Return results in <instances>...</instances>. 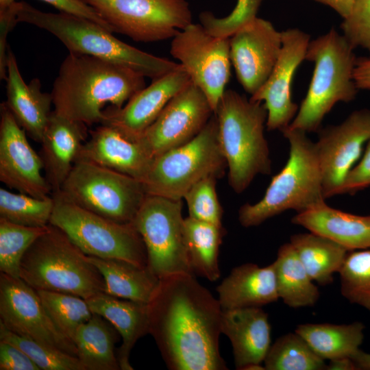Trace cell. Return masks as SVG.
Returning <instances> with one entry per match:
<instances>
[{"mask_svg": "<svg viewBox=\"0 0 370 370\" xmlns=\"http://www.w3.org/2000/svg\"><path fill=\"white\" fill-rule=\"evenodd\" d=\"M282 132L289 143L288 160L259 201L240 208L238 221L243 227L257 226L286 210L299 212L325 202L315 143L300 130L286 127Z\"/></svg>", "mask_w": 370, "mask_h": 370, "instance_id": "obj_5", "label": "cell"}, {"mask_svg": "<svg viewBox=\"0 0 370 370\" xmlns=\"http://www.w3.org/2000/svg\"><path fill=\"white\" fill-rule=\"evenodd\" d=\"M19 278L36 290L85 299L104 293V280L98 269L62 230L50 223L24 254Z\"/></svg>", "mask_w": 370, "mask_h": 370, "instance_id": "obj_7", "label": "cell"}, {"mask_svg": "<svg viewBox=\"0 0 370 370\" xmlns=\"http://www.w3.org/2000/svg\"><path fill=\"white\" fill-rule=\"evenodd\" d=\"M60 191L77 206L119 223H132L147 193L127 175L76 161Z\"/></svg>", "mask_w": 370, "mask_h": 370, "instance_id": "obj_10", "label": "cell"}, {"mask_svg": "<svg viewBox=\"0 0 370 370\" xmlns=\"http://www.w3.org/2000/svg\"><path fill=\"white\" fill-rule=\"evenodd\" d=\"M89 134L75 162L93 163L143 181L153 158L138 140L103 124L90 130Z\"/></svg>", "mask_w": 370, "mask_h": 370, "instance_id": "obj_21", "label": "cell"}, {"mask_svg": "<svg viewBox=\"0 0 370 370\" xmlns=\"http://www.w3.org/2000/svg\"><path fill=\"white\" fill-rule=\"evenodd\" d=\"M352 359L358 369L370 370V353L360 349Z\"/></svg>", "mask_w": 370, "mask_h": 370, "instance_id": "obj_50", "label": "cell"}, {"mask_svg": "<svg viewBox=\"0 0 370 370\" xmlns=\"http://www.w3.org/2000/svg\"><path fill=\"white\" fill-rule=\"evenodd\" d=\"M0 369L40 370L23 351L3 341H0Z\"/></svg>", "mask_w": 370, "mask_h": 370, "instance_id": "obj_45", "label": "cell"}, {"mask_svg": "<svg viewBox=\"0 0 370 370\" xmlns=\"http://www.w3.org/2000/svg\"><path fill=\"white\" fill-rule=\"evenodd\" d=\"M221 151L228 168V183L241 193L259 174L271 173L269 148L264 137L267 110L233 90H225L214 112Z\"/></svg>", "mask_w": 370, "mask_h": 370, "instance_id": "obj_3", "label": "cell"}, {"mask_svg": "<svg viewBox=\"0 0 370 370\" xmlns=\"http://www.w3.org/2000/svg\"><path fill=\"white\" fill-rule=\"evenodd\" d=\"M262 0H237L232 12L223 18L216 17L210 12L199 14L200 23L212 35L230 38L241 27L257 17Z\"/></svg>", "mask_w": 370, "mask_h": 370, "instance_id": "obj_41", "label": "cell"}, {"mask_svg": "<svg viewBox=\"0 0 370 370\" xmlns=\"http://www.w3.org/2000/svg\"><path fill=\"white\" fill-rule=\"evenodd\" d=\"M5 102L18 125L36 142L40 143L49 121L52 97L41 90L37 78L27 84L20 73L14 55L8 49Z\"/></svg>", "mask_w": 370, "mask_h": 370, "instance_id": "obj_24", "label": "cell"}, {"mask_svg": "<svg viewBox=\"0 0 370 370\" xmlns=\"http://www.w3.org/2000/svg\"><path fill=\"white\" fill-rule=\"evenodd\" d=\"M52 196L37 198L0 188V218L15 224L44 227L50 223L53 210Z\"/></svg>", "mask_w": 370, "mask_h": 370, "instance_id": "obj_36", "label": "cell"}, {"mask_svg": "<svg viewBox=\"0 0 370 370\" xmlns=\"http://www.w3.org/2000/svg\"><path fill=\"white\" fill-rule=\"evenodd\" d=\"M225 230L189 217L184 219V234L188 260L193 274L214 282L221 276L219 247Z\"/></svg>", "mask_w": 370, "mask_h": 370, "instance_id": "obj_33", "label": "cell"}, {"mask_svg": "<svg viewBox=\"0 0 370 370\" xmlns=\"http://www.w3.org/2000/svg\"><path fill=\"white\" fill-rule=\"evenodd\" d=\"M370 186V139L359 163L347 174L343 186L342 194L354 195Z\"/></svg>", "mask_w": 370, "mask_h": 370, "instance_id": "obj_44", "label": "cell"}, {"mask_svg": "<svg viewBox=\"0 0 370 370\" xmlns=\"http://www.w3.org/2000/svg\"><path fill=\"white\" fill-rule=\"evenodd\" d=\"M118 334L109 321L95 313L78 328L73 343L84 370L120 369L114 351Z\"/></svg>", "mask_w": 370, "mask_h": 370, "instance_id": "obj_29", "label": "cell"}, {"mask_svg": "<svg viewBox=\"0 0 370 370\" xmlns=\"http://www.w3.org/2000/svg\"><path fill=\"white\" fill-rule=\"evenodd\" d=\"M365 328L359 321L348 324L304 323L298 325L295 332L319 356L331 360L352 358L360 350Z\"/></svg>", "mask_w": 370, "mask_h": 370, "instance_id": "obj_30", "label": "cell"}, {"mask_svg": "<svg viewBox=\"0 0 370 370\" xmlns=\"http://www.w3.org/2000/svg\"><path fill=\"white\" fill-rule=\"evenodd\" d=\"M145 78L128 67L69 52L53 84V110L86 125L101 123L105 106L122 108L145 87Z\"/></svg>", "mask_w": 370, "mask_h": 370, "instance_id": "obj_2", "label": "cell"}, {"mask_svg": "<svg viewBox=\"0 0 370 370\" xmlns=\"http://www.w3.org/2000/svg\"><path fill=\"white\" fill-rule=\"evenodd\" d=\"M338 273L342 295L370 311V248L349 251Z\"/></svg>", "mask_w": 370, "mask_h": 370, "instance_id": "obj_38", "label": "cell"}, {"mask_svg": "<svg viewBox=\"0 0 370 370\" xmlns=\"http://www.w3.org/2000/svg\"><path fill=\"white\" fill-rule=\"evenodd\" d=\"M0 341L21 349L40 370H84L77 356L16 334L1 323Z\"/></svg>", "mask_w": 370, "mask_h": 370, "instance_id": "obj_39", "label": "cell"}, {"mask_svg": "<svg viewBox=\"0 0 370 370\" xmlns=\"http://www.w3.org/2000/svg\"><path fill=\"white\" fill-rule=\"evenodd\" d=\"M48 225L44 227H27L0 218L1 273L19 278L20 264L24 254L45 232Z\"/></svg>", "mask_w": 370, "mask_h": 370, "instance_id": "obj_37", "label": "cell"}, {"mask_svg": "<svg viewBox=\"0 0 370 370\" xmlns=\"http://www.w3.org/2000/svg\"><path fill=\"white\" fill-rule=\"evenodd\" d=\"M0 181L10 188L37 198L48 197L51 188L42 171L39 153L29 144L5 102L0 109Z\"/></svg>", "mask_w": 370, "mask_h": 370, "instance_id": "obj_18", "label": "cell"}, {"mask_svg": "<svg viewBox=\"0 0 370 370\" xmlns=\"http://www.w3.org/2000/svg\"><path fill=\"white\" fill-rule=\"evenodd\" d=\"M86 124L67 119L54 110L40 141L45 176L52 193L60 190L88 138Z\"/></svg>", "mask_w": 370, "mask_h": 370, "instance_id": "obj_23", "label": "cell"}, {"mask_svg": "<svg viewBox=\"0 0 370 370\" xmlns=\"http://www.w3.org/2000/svg\"><path fill=\"white\" fill-rule=\"evenodd\" d=\"M112 26L137 42L173 38L192 23L186 0H82Z\"/></svg>", "mask_w": 370, "mask_h": 370, "instance_id": "obj_12", "label": "cell"}, {"mask_svg": "<svg viewBox=\"0 0 370 370\" xmlns=\"http://www.w3.org/2000/svg\"><path fill=\"white\" fill-rule=\"evenodd\" d=\"M215 176L206 177L193 186L184 195L188 217L196 220L223 226V211L216 192Z\"/></svg>", "mask_w": 370, "mask_h": 370, "instance_id": "obj_40", "label": "cell"}, {"mask_svg": "<svg viewBox=\"0 0 370 370\" xmlns=\"http://www.w3.org/2000/svg\"><path fill=\"white\" fill-rule=\"evenodd\" d=\"M53 5L60 12L84 18L92 21L114 32L112 26L91 5L82 0H40Z\"/></svg>", "mask_w": 370, "mask_h": 370, "instance_id": "obj_43", "label": "cell"}, {"mask_svg": "<svg viewBox=\"0 0 370 370\" xmlns=\"http://www.w3.org/2000/svg\"><path fill=\"white\" fill-rule=\"evenodd\" d=\"M328 370H358L351 358H341L330 360Z\"/></svg>", "mask_w": 370, "mask_h": 370, "instance_id": "obj_49", "label": "cell"}, {"mask_svg": "<svg viewBox=\"0 0 370 370\" xmlns=\"http://www.w3.org/2000/svg\"><path fill=\"white\" fill-rule=\"evenodd\" d=\"M291 222L349 251L370 248V215L343 212L328 206L325 201L297 212Z\"/></svg>", "mask_w": 370, "mask_h": 370, "instance_id": "obj_25", "label": "cell"}, {"mask_svg": "<svg viewBox=\"0 0 370 370\" xmlns=\"http://www.w3.org/2000/svg\"><path fill=\"white\" fill-rule=\"evenodd\" d=\"M17 21L50 32L69 52L92 56L128 67L153 80L180 66L123 42L114 37L112 32L84 18L62 12H42L21 1Z\"/></svg>", "mask_w": 370, "mask_h": 370, "instance_id": "obj_4", "label": "cell"}, {"mask_svg": "<svg viewBox=\"0 0 370 370\" xmlns=\"http://www.w3.org/2000/svg\"><path fill=\"white\" fill-rule=\"evenodd\" d=\"M16 2L15 0H0V10H5L12 6Z\"/></svg>", "mask_w": 370, "mask_h": 370, "instance_id": "obj_51", "label": "cell"}, {"mask_svg": "<svg viewBox=\"0 0 370 370\" xmlns=\"http://www.w3.org/2000/svg\"><path fill=\"white\" fill-rule=\"evenodd\" d=\"M341 28L354 49L361 47L370 53V0H356Z\"/></svg>", "mask_w": 370, "mask_h": 370, "instance_id": "obj_42", "label": "cell"}, {"mask_svg": "<svg viewBox=\"0 0 370 370\" xmlns=\"http://www.w3.org/2000/svg\"><path fill=\"white\" fill-rule=\"evenodd\" d=\"M318 131L315 146L326 199L342 194L347 174L370 139V109L354 111L341 123Z\"/></svg>", "mask_w": 370, "mask_h": 370, "instance_id": "obj_16", "label": "cell"}, {"mask_svg": "<svg viewBox=\"0 0 370 370\" xmlns=\"http://www.w3.org/2000/svg\"><path fill=\"white\" fill-rule=\"evenodd\" d=\"M104 280V293L116 297L148 304L160 279L148 267L116 259L88 256Z\"/></svg>", "mask_w": 370, "mask_h": 370, "instance_id": "obj_28", "label": "cell"}, {"mask_svg": "<svg viewBox=\"0 0 370 370\" xmlns=\"http://www.w3.org/2000/svg\"><path fill=\"white\" fill-rule=\"evenodd\" d=\"M279 299L290 308L313 306L320 293L291 243L281 245L274 261Z\"/></svg>", "mask_w": 370, "mask_h": 370, "instance_id": "obj_31", "label": "cell"}, {"mask_svg": "<svg viewBox=\"0 0 370 370\" xmlns=\"http://www.w3.org/2000/svg\"><path fill=\"white\" fill-rule=\"evenodd\" d=\"M50 224L62 230L87 256L147 266V250L132 223H119L87 210L60 191L51 194Z\"/></svg>", "mask_w": 370, "mask_h": 370, "instance_id": "obj_8", "label": "cell"}, {"mask_svg": "<svg viewBox=\"0 0 370 370\" xmlns=\"http://www.w3.org/2000/svg\"><path fill=\"white\" fill-rule=\"evenodd\" d=\"M0 323L16 334L77 356L75 344L53 323L36 290L20 278L3 273L0 274Z\"/></svg>", "mask_w": 370, "mask_h": 370, "instance_id": "obj_14", "label": "cell"}, {"mask_svg": "<svg viewBox=\"0 0 370 370\" xmlns=\"http://www.w3.org/2000/svg\"><path fill=\"white\" fill-rule=\"evenodd\" d=\"M223 310L261 307L278 299L275 263L264 267L245 263L234 268L217 286Z\"/></svg>", "mask_w": 370, "mask_h": 370, "instance_id": "obj_26", "label": "cell"}, {"mask_svg": "<svg viewBox=\"0 0 370 370\" xmlns=\"http://www.w3.org/2000/svg\"><path fill=\"white\" fill-rule=\"evenodd\" d=\"M170 53L205 94L214 113L230 79V38L215 36L201 23H192L172 38Z\"/></svg>", "mask_w": 370, "mask_h": 370, "instance_id": "obj_13", "label": "cell"}, {"mask_svg": "<svg viewBox=\"0 0 370 370\" xmlns=\"http://www.w3.org/2000/svg\"><path fill=\"white\" fill-rule=\"evenodd\" d=\"M213 114L205 94L190 82L168 102L137 140L154 159L194 138Z\"/></svg>", "mask_w": 370, "mask_h": 370, "instance_id": "obj_15", "label": "cell"}, {"mask_svg": "<svg viewBox=\"0 0 370 370\" xmlns=\"http://www.w3.org/2000/svg\"><path fill=\"white\" fill-rule=\"evenodd\" d=\"M282 32L256 17L230 37V60L238 82L253 95L265 83L278 59Z\"/></svg>", "mask_w": 370, "mask_h": 370, "instance_id": "obj_19", "label": "cell"}, {"mask_svg": "<svg viewBox=\"0 0 370 370\" xmlns=\"http://www.w3.org/2000/svg\"><path fill=\"white\" fill-rule=\"evenodd\" d=\"M226 167L214 113L194 138L155 158L142 183L147 194L180 200L202 179L221 177Z\"/></svg>", "mask_w": 370, "mask_h": 370, "instance_id": "obj_9", "label": "cell"}, {"mask_svg": "<svg viewBox=\"0 0 370 370\" xmlns=\"http://www.w3.org/2000/svg\"><path fill=\"white\" fill-rule=\"evenodd\" d=\"M221 333L232 343L237 369H264L261 363L271 346V325L261 307L223 310Z\"/></svg>", "mask_w": 370, "mask_h": 370, "instance_id": "obj_22", "label": "cell"}, {"mask_svg": "<svg viewBox=\"0 0 370 370\" xmlns=\"http://www.w3.org/2000/svg\"><path fill=\"white\" fill-rule=\"evenodd\" d=\"M281 32L282 45L275 66L265 83L249 99L264 103L267 130L282 132L299 109L292 99L291 86L297 68L306 59L310 39L308 34L297 28Z\"/></svg>", "mask_w": 370, "mask_h": 370, "instance_id": "obj_17", "label": "cell"}, {"mask_svg": "<svg viewBox=\"0 0 370 370\" xmlns=\"http://www.w3.org/2000/svg\"><path fill=\"white\" fill-rule=\"evenodd\" d=\"M334 10L343 18L350 14L356 0H314Z\"/></svg>", "mask_w": 370, "mask_h": 370, "instance_id": "obj_48", "label": "cell"}, {"mask_svg": "<svg viewBox=\"0 0 370 370\" xmlns=\"http://www.w3.org/2000/svg\"><path fill=\"white\" fill-rule=\"evenodd\" d=\"M36 291L53 323L62 334L73 342L78 328L93 314L86 300L69 293Z\"/></svg>", "mask_w": 370, "mask_h": 370, "instance_id": "obj_35", "label": "cell"}, {"mask_svg": "<svg viewBox=\"0 0 370 370\" xmlns=\"http://www.w3.org/2000/svg\"><path fill=\"white\" fill-rule=\"evenodd\" d=\"M354 80L358 90H370V58L356 60L354 70Z\"/></svg>", "mask_w": 370, "mask_h": 370, "instance_id": "obj_47", "label": "cell"}, {"mask_svg": "<svg viewBox=\"0 0 370 370\" xmlns=\"http://www.w3.org/2000/svg\"><path fill=\"white\" fill-rule=\"evenodd\" d=\"M20 2H16L12 6L0 10V77L6 79L8 43L7 38L9 32L18 23L17 14Z\"/></svg>", "mask_w": 370, "mask_h": 370, "instance_id": "obj_46", "label": "cell"}, {"mask_svg": "<svg viewBox=\"0 0 370 370\" xmlns=\"http://www.w3.org/2000/svg\"><path fill=\"white\" fill-rule=\"evenodd\" d=\"M354 49L334 29L310 41L305 60L314 62L313 75L306 95L288 127L306 133L318 131L336 103L355 99L358 89L354 80L357 60Z\"/></svg>", "mask_w": 370, "mask_h": 370, "instance_id": "obj_6", "label": "cell"}, {"mask_svg": "<svg viewBox=\"0 0 370 370\" xmlns=\"http://www.w3.org/2000/svg\"><path fill=\"white\" fill-rule=\"evenodd\" d=\"M91 311L109 321L122 338L117 359L120 369L133 370L131 351L137 341L149 334L147 304L116 297L105 293L86 299Z\"/></svg>", "mask_w": 370, "mask_h": 370, "instance_id": "obj_27", "label": "cell"}, {"mask_svg": "<svg viewBox=\"0 0 370 370\" xmlns=\"http://www.w3.org/2000/svg\"><path fill=\"white\" fill-rule=\"evenodd\" d=\"M190 82L180 64L176 69L153 79L122 108L108 106L104 109L100 124L110 125L126 138L137 140L168 102Z\"/></svg>", "mask_w": 370, "mask_h": 370, "instance_id": "obj_20", "label": "cell"}, {"mask_svg": "<svg viewBox=\"0 0 370 370\" xmlns=\"http://www.w3.org/2000/svg\"><path fill=\"white\" fill-rule=\"evenodd\" d=\"M325 361L294 332L281 336L271 345L263 362L267 370H325Z\"/></svg>", "mask_w": 370, "mask_h": 370, "instance_id": "obj_34", "label": "cell"}, {"mask_svg": "<svg viewBox=\"0 0 370 370\" xmlns=\"http://www.w3.org/2000/svg\"><path fill=\"white\" fill-rule=\"evenodd\" d=\"M149 334L172 370H226L220 354L223 309L193 274L160 279L147 304Z\"/></svg>", "mask_w": 370, "mask_h": 370, "instance_id": "obj_1", "label": "cell"}, {"mask_svg": "<svg viewBox=\"0 0 370 370\" xmlns=\"http://www.w3.org/2000/svg\"><path fill=\"white\" fill-rule=\"evenodd\" d=\"M290 243L312 280L321 286L330 284L349 250L321 235L295 234Z\"/></svg>", "mask_w": 370, "mask_h": 370, "instance_id": "obj_32", "label": "cell"}, {"mask_svg": "<svg viewBox=\"0 0 370 370\" xmlns=\"http://www.w3.org/2000/svg\"><path fill=\"white\" fill-rule=\"evenodd\" d=\"M182 209V199L147 194L132 221L145 245L147 266L159 279L180 273L193 274Z\"/></svg>", "mask_w": 370, "mask_h": 370, "instance_id": "obj_11", "label": "cell"}]
</instances>
